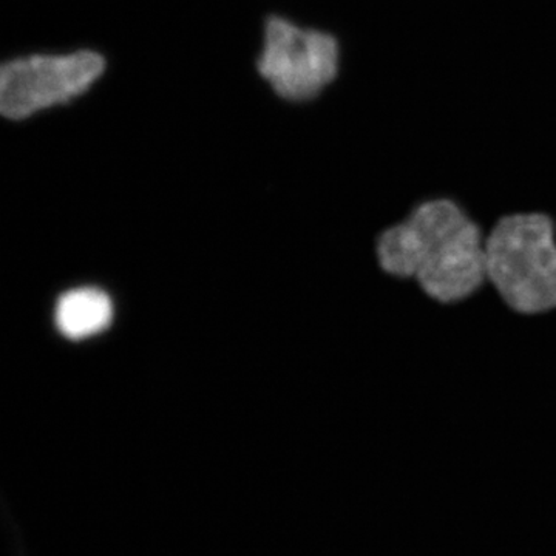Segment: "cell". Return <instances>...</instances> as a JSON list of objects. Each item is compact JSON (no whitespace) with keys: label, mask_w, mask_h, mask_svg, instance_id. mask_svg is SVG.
I'll use <instances>...</instances> for the list:
<instances>
[{"label":"cell","mask_w":556,"mask_h":556,"mask_svg":"<svg viewBox=\"0 0 556 556\" xmlns=\"http://www.w3.org/2000/svg\"><path fill=\"white\" fill-rule=\"evenodd\" d=\"M485 236L459 201L428 197L376 236V263L433 302L456 305L486 287Z\"/></svg>","instance_id":"cell-1"},{"label":"cell","mask_w":556,"mask_h":556,"mask_svg":"<svg viewBox=\"0 0 556 556\" xmlns=\"http://www.w3.org/2000/svg\"><path fill=\"white\" fill-rule=\"evenodd\" d=\"M486 285L515 314L556 311V219L543 211L501 215L485 236Z\"/></svg>","instance_id":"cell-2"},{"label":"cell","mask_w":556,"mask_h":556,"mask_svg":"<svg viewBox=\"0 0 556 556\" xmlns=\"http://www.w3.org/2000/svg\"><path fill=\"white\" fill-rule=\"evenodd\" d=\"M343 49L334 33L281 14L263 22L260 79L289 104H308L327 93L342 72Z\"/></svg>","instance_id":"cell-3"},{"label":"cell","mask_w":556,"mask_h":556,"mask_svg":"<svg viewBox=\"0 0 556 556\" xmlns=\"http://www.w3.org/2000/svg\"><path fill=\"white\" fill-rule=\"evenodd\" d=\"M108 65L101 51L90 49L0 62V116L24 121L72 104L104 78Z\"/></svg>","instance_id":"cell-4"},{"label":"cell","mask_w":556,"mask_h":556,"mask_svg":"<svg viewBox=\"0 0 556 556\" xmlns=\"http://www.w3.org/2000/svg\"><path fill=\"white\" fill-rule=\"evenodd\" d=\"M113 318L112 300L97 288H78L61 295L54 320L62 336L83 340L100 334Z\"/></svg>","instance_id":"cell-5"}]
</instances>
